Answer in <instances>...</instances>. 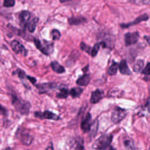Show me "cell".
<instances>
[{"instance_id": "cell-1", "label": "cell", "mask_w": 150, "mask_h": 150, "mask_svg": "<svg viewBox=\"0 0 150 150\" xmlns=\"http://www.w3.org/2000/svg\"><path fill=\"white\" fill-rule=\"evenodd\" d=\"M11 103L16 110L23 115L29 114L30 104L29 102L20 98L15 93L11 94Z\"/></svg>"}, {"instance_id": "cell-2", "label": "cell", "mask_w": 150, "mask_h": 150, "mask_svg": "<svg viewBox=\"0 0 150 150\" xmlns=\"http://www.w3.org/2000/svg\"><path fill=\"white\" fill-rule=\"evenodd\" d=\"M33 42L36 48L43 54L49 56L53 53L54 50V43L53 42L44 39L41 41L36 38H33Z\"/></svg>"}, {"instance_id": "cell-3", "label": "cell", "mask_w": 150, "mask_h": 150, "mask_svg": "<svg viewBox=\"0 0 150 150\" xmlns=\"http://www.w3.org/2000/svg\"><path fill=\"white\" fill-rule=\"evenodd\" d=\"M112 139V135L111 134H104L97 139L92 145L94 149L101 150L107 148L111 144Z\"/></svg>"}, {"instance_id": "cell-4", "label": "cell", "mask_w": 150, "mask_h": 150, "mask_svg": "<svg viewBox=\"0 0 150 150\" xmlns=\"http://www.w3.org/2000/svg\"><path fill=\"white\" fill-rule=\"evenodd\" d=\"M127 114V112L125 109L120 107H115L111 113V121L115 124L119 123L125 117Z\"/></svg>"}, {"instance_id": "cell-5", "label": "cell", "mask_w": 150, "mask_h": 150, "mask_svg": "<svg viewBox=\"0 0 150 150\" xmlns=\"http://www.w3.org/2000/svg\"><path fill=\"white\" fill-rule=\"evenodd\" d=\"M10 46L12 49L16 53H20L24 56H26L28 54V50L24 47V46L18 40H13L10 43Z\"/></svg>"}, {"instance_id": "cell-6", "label": "cell", "mask_w": 150, "mask_h": 150, "mask_svg": "<svg viewBox=\"0 0 150 150\" xmlns=\"http://www.w3.org/2000/svg\"><path fill=\"white\" fill-rule=\"evenodd\" d=\"M34 115L36 117L40 119H47V120H52L55 121L59 120L60 119L59 115L48 110H46L43 112H41L39 111H35Z\"/></svg>"}, {"instance_id": "cell-7", "label": "cell", "mask_w": 150, "mask_h": 150, "mask_svg": "<svg viewBox=\"0 0 150 150\" xmlns=\"http://www.w3.org/2000/svg\"><path fill=\"white\" fill-rule=\"evenodd\" d=\"M92 124H93V122H92L91 115L90 113L88 112L86 114V115L83 117V120H81L80 128L83 131V132L86 133L87 132H90Z\"/></svg>"}, {"instance_id": "cell-8", "label": "cell", "mask_w": 150, "mask_h": 150, "mask_svg": "<svg viewBox=\"0 0 150 150\" xmlns=\"http://www.w3.org/2000/svg\"><path fill=\"white\" fill-rule=\"evenodd\" d=\"M139 38V33L138 32H128L125 35L124 40L125 46H128L136 43Z\"/></svg>"}, {"instance_id": "cell-9", "label": "cell", "mask_w": 150, "mask_h": 150, "mask_svg": "<svg viewBox=\"0 0 150 150\" xmlns=\"http://www.w3.org/2000/svg\"><path fill=\"white\" fill-rule=\"evenodd\" d=\"M31 14L28 11H22L19 15V23L21 26L23 28L26 27L27 24L30 21Z\"/></svg>"}, {"instance_id": "cell-10", "label": "cell", "mask_w": 150, "mask_h": 150, "mask_svg": "<svg viewBox=\"0 0 150 150\" xmlns=\"http://www.w3.org/2000/svg\"><path fill=\"white\" fill-rule=\"evenodd\" d=\"M36 87L40 91L41 93L46 92L47 90L59 88L60 85L56 83H45L35 85Z\"/></svg>"}, {"instance_id": "cell-11", "label": "cell", "mask_w": 150, "mask_h": 150, "mask_svg": "<svg viewBox=\"0 0 150 150\" xmlns=\"http://www.w3.org/2000/svg\"><path fill=\"white\" fill-rule=\"evenodd\" d=\"M149 18V16L148 15L146 14H144V15H142L138 17H137L134 21H132V22H128V23H121L120 25L121 27L122 28H128L131 26H133V25H135L136 24H138L139 23V22H142V21H146L148 20Z\"/></svg>"}, {"instance_id": "cell-12", "label": "cell", "mask_w": 150, "mask_h": 150, "mask_svg": "<svg viewBox=\"0 0 150 150\" xmlns=\"http://www.w3.org/2000/svg\"><path fill=\"white\" fill-rule=\"evenodd\" d=\"M103 91L100 89H96L94 91L91 93V98H90V103L91 104H96L99 102L103 97Z\"/></svg>"}, {"instance_id": "cell-13", "label": "cell", "mask_w": 150, "mask_h": 150, "mask_svg": "<svg viewBox=\"0 0 150 150\" xmlns=\"http://www.w3.org/2000/svg\"><path fill=\"white\" fill-rule=\"evenodd\" d=\"M19 139L22 144L26 145H30L33 139V137L31 135L25 132H20Z\"/></svg>"}, {"instance_id": "cell-14", "label": "cell", "mask_w": 150, "mask_h": 150, "mask_svg": "<svg viewBox=\"0 0 150 150\" xmlns=\"http://www.w3.org/2000/svg\"><path fill=\"white\" fill-rule=\"evenodd\" d=\"M69 23L70 25H79L87 22V19L83 16H73L68 19Z\"/></svg>"}, {"instance_id": "cell-15", "label": "cell", "mask_w": 150, "mask_h": 150, "mask_svg": "<svg viewBox=\"0 0 150 150\" xmlns=\"http://www.w3.org/2000/svg\"><path fill=\"white\" fill-rule=\"evenodd\" d=\"M91 77L88 74H84L76 80V84L81 86H86L88 84L90 81Z\"/></svg>"}, {"instance_id": "cell-16", "label": "cell", "mask_w": 150, "mask_h": 150, "mask_svg": "<svg viewBox=\"0 0 150 150\" xmlns=\"http://www.w3.org/2000/svg\"><path fill=\"white\" fill-rule=\"evenodd\" d=\"M119 70L120 73L124 75H131V71H130L127 63L125 60H122L119 64Z\"/></svg>"}, {"instance_id": "cell-17", "label": "cell", "mask_w": 150, "mask_h": 150, "mask_svg": "<svg viewBox=\"0 0 150 150\" xmlns=\"http://www.w3.org/2000/svg\"><path fill=\"white\" fill-rule=\"evenodd\" d=\"M50 65L52 70L58 74H61L65 72L64 67L56 60L52 61Z\"/></svg>"}, {"instance_id": "cell-18", "label": "cell", "mask_w": 150, "mask_h": 150, "mask_svg": "<svg viewBox=\"0 0 150 150\" xmlns=\"http://www.w3.org/2000/svg\"><path fill=\"white\" fill-rule=\"evenodd\" d=\"M38 22H39V18L37 17H34L31 20H30V21L28 22L26 27L28 29V31L31 33L33 32L35 30V29L36 28Z\"/></svg>"}, {"instance_id": "cell-19", "label": "cell", "mask_w": 150, "mask_h": 150, "mask_svg": "<svg viewBox=\"0 0 150 150\" xmlns=\"http://www.w3.org/2000/svg\"><path fill=\"white\" fill-rule=\"evenodd\" d=\"M83 91V88L79 87H75L71 88L70 90V94L73 98H77L81 94Z\"/></svg>"}, {"instance_id": "cell-20", "label": "cell", "mask_w": 150, "mask_h": 150, "mask_svg": "<svg viewBox=\"0 0 150 150\" xmlns=\"http://www.w3.org/2000/svg\"><path fill=\"white\" fill-rule=\"evenodd\" d=\"M70 94V91L67 88L62 87L59 89V92L57 93L56 97L59 98H66Z\"/></svg>"}, {"instance_id": "cell-21", "label": "cell", "mask_w": 150, "mask_h": 150, "mask_svg": "<svg viewBox=\"0 0 150 150\" xmlns=\"http://www.w3.org/2000/svg\"><path fill=\"white\" fill-rule=\"evenodd\" d=\"M124 144L126 150H136L134 142L131 139H126L124 142Z\"/></svg>"}, {"instance_id": "cell-22", "label": "cell", "mask_w": 150, "mask_h": 150, "mask_svg": "<svg viewBox=\"0 0 150 150\" xmlns=\"http://www.w3.org/2000/svg\"><path fill=\"white\" fill-rule=\"evenodd\" d=\"M118 68H119V64L117 63V62H113L112 64L108 68L107 72L108 74L111 76L115 75L117 73Z\"/></svg>"}, {"instance_id": "cell-23", "label": "cell", "mask_w": 150, "mask_h": 150, "mask_svg": "<svg viewBox=\"0 0 150 150\" xmlns=\"http://www.w3.org/2000/svg\"><path fill=\"white\" fill-rule=\"evenodd\" d=\"M144 66V61L141 59L138 60L133 66V70L135 72H139L140 71L142 70V68Z\"/></svg>"}, {"instance_id": "cell-24", "label": "cell", "mask_w": 150, "mask_h": 150, "mask_svg": "<svg viewBox=\"0 0 150 150\" xmlns=\"http://www.w3.org/2000/svg\"><path fill=\"white\" fill-rule=\"evenodd\" d=\"M98 121L97 120V119H96L94 120V121H93L92 126L91 127V129L90 131L91 136L94 137L96 135V133L98 130Z\"/></svg>"}, {"instance_id": "cell-25", "label": "cell", "mask_w": 150, "mask_h": 150, "mask_svg": "<svg viewBox=\"0 0 150 150\" xmlns=\"http://www.w3.org/2000/svg\"><path fill=\"white\" fill-rule=\"evenodd\" d=\"M80 49H81L82 50L86 52L87 53H88V54H91V50H92V48H91L90 46L87 45L84 42H81L80 43Z\"/></svg>"}, {"instance_id": "cell-26", "label": "cell", "mask_w": 150, "mask_h": 150, "mask_svg": "<svg viewBox=\"0 0 150 150\" xmlns=\"http://www.w3.org/2000/svg\"><path fill=\"white\" fill-rule=\"evenodd\" d=\"M51 36L53 39V40H59L61 36V33L60 31L57 29H53L51 31Z\"/></svg>"}, {"instance_id": "cell-27", "label": "cell", "mask_w": 150, "mask_h": 150, "mask_svg": "<svg viewBox=\"0 0 150 150\" xmlns=\"http://www.w3.org/2000/svg\"><path fill=\"white\" fill-rule=\"evenodd\" d=\"M100 46H101L100 43H97L94 45L93 47L92 48V50L90 54L92 57H95L97 54L100 48Z\"/></svg>"}, {"instance_id": "cell-28", "label": "cell", "mask_w": 150, "mask_h": 150, "mask_svg": "<svg viewBox=\"0 0 150 150\" xmlns=\"http://www.w3.org/2000/svg\"><path fill=\"white\" fill-rule=\"evenodd\" d=\"M13 74H17L18 77L21 79H24L25 77H26V76H27V75H26L25 72L20 69H18L15 72H13Z\"/></svg>"}, {"instance_id": "cell-29", "label": "cell", "mask_w": 150, "mask_h": 150, "mask_svg": "<svg viewBox=\"0 0 150 150\" xmlns=\"http://www.w3.org/2000/svg\"><path fill=\"white\" fill-rule=\"evenodd\" d=\"M15 4V1L14 0H5L4 1L3 5L5 7H12Z\"/></svg>"}, {"instance_id": "cell-30", "label": "cell", "mask_w": 150, "mask_h": 150, "mask_svg": "<svg viewBox=\"0 0 150 150\" xmlns=\"http://www.w3.org/2000/svg\"><path fill=\"white\" fill-rule=\"evenodd\" d=\"M141 73L145 75L150 74V63H147L146 67L142 70Z\"/></svg>"}, {"instance_id": "cell-31", "label": "cell", "mask_w": 150, "mask_h": 150, "mask_svg": "<svg viewBox=\"0 0 150 150\" xmlns=\"http://www.w3.org/2000/svg\"><path fill=\"white\" fill-rule=\"evenodd\" d=\"M26 78L33 84H35V83H36V79L35 78V77H32V76H26Z\"/></svg>"}, {"instance_id": "cell-32", "label": "cell", "mask_w": 150, "mask_h": 150, "mask_svg": "<svg viewBox=\"0 0 150 150\" xmlns=\"http://www.w3.org/2000/svg\"><path fill=\"white\" fill-rule=\"evenodd\" d=\"M1 112L2 114H4V115H6L7 114V112H8V111H7V109L3 107L2 105L1 106Z\"/></svg>"}, {"instance_id": "cell-33", "label": "cell", "mask_w": 150, "mask_h": 150, "mask_svg": "<svg viewBox=\"0 0 150 150\" xmlns=\"http://www.w3.org/2000/svg\"><path fill=\"white\" fill-rule=\"evenodd\" d=\"M145 107H146V109L148 110V111L149 112H150V97H149L147 99V101H146V103L145 104Z\"/></svg>"}, {"instance_id": "cell-34", "label": "cell", "mask_w": 150, "mask_h": 150, "mask_svg": "<svg viewBox=\"0 0 150 150\" xmlns=\"http://www.w3.org/2000/svg\"><path fill=\"white\" fill-rule=\"evenodd\" d=\"M45 150H53V146L52 142L50 143V144L47 146Z\"/></svg>"}, {"instance_id": "cell-35", "label": "cell", "mask_w": 150, "mask_h": 150, "mask_svg": "<svg viewBox=\"0 0 150 150\" xmlns=\"http://www.w3.org/2000/svg\"><path fill=\"white\" fill-rule=\"evenodd\" d=\"M140 2L144 4H150V0H146V1H140Z\"/></svg>"}, {"instance_id": "cell-36", "label": "cell", "mask_w": 150, "mask_h": 150, "mask_svg": "<svg viewBox=\"0 0 150 150\" xmlns=\"http://www.w3.org/2000/svg\"><path fill=\"white\" fill-rule=\"evenodd\" d=\"M145 39H146V40L147 41V42H148V43L149 44V45L150 46V38H149V37H146V36H145Z\"/></svg>"}, {"instance_id": "cell-37", "label": "cell", "mask_w": 150, "mask_h": 150, "mask_svg": "<svg viewBox=\"0 0 150 150\" xmlns=\"http://www.w3.org/2000/svg\"><path fill=\"white\" fill-rule=\"evenodd\" d=\"M109 150H115L114 148H113L112 147H111L110 148V149Z\"/></svg>"}]
</instances>
